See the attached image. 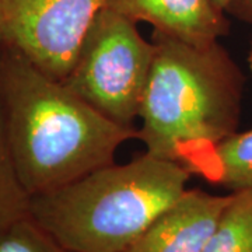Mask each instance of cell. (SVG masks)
Returning a JSON list of instances; mask_svg holds the SVG:
<instances>
[{
  "mask_svg": "<svg viewBox=\"0 0 252 252\" xmlns=\"http://www.w3.org/2000/svg\"><path fill=\"white\" fill-rule=\"evenodd\" d=\"M181 164L144 153L31 196L30 215L70 252H125L187 190Z\"/></svg>",
  "mask_w": 252,
  "mask_h": 252,
  "instance_id": "3",
  "label": "cell"
},
{
  "mask_svg": "<svg viewBox=\"0 0 252 252\" xmlns=\"http://www.w3.org/2000/svg\"><path fill=\"white\" fill-rule=\"evenodd\" d=\"M187 171L230 192L252 189V129L227 136Z\"/></svg>",
  "mask_w": 252,
  "mask_h": 252,
  "instance_id": "8",
  "label": "cell"
},
{
  "mask_svg": "<svg viewBox=\"0 0 252 252\" xmlns=\"http://www.w3.org/2000/svg\"><path fill=\"white\" fill-rule=\"evenodd\" d=\"M203 252H252V189L231 192Z\"/></svg>",
  "mask_w": 252,
  "mask_h": 252,
  "instance_id": "9",
  "label": "cell"
},
{
  "mask_svg": "<svg viewBox=\"0 0 252 252\" xmlns=\"http://www.w3.org/2000/svg\"><path fill=\"white\" fill-rule=\"evenodd\" d=\"M104 7L192 45L215 44L230 30L213 0H104Z\"/></svg>",
  "mask_w": 252,
  "mask_h": 252,
  "instance_id": "7",
  "label": "cell"
},
{
  "mask_svg": "<svg viewBox=\"0 0 252 252\" xmlns=\"http://www.w3.org/2000/svg\"><path fill=\"white\" fill-rule=\"evenodd\" d=\"M154 54L153 41L144 39L136 23L102 7L63 83L112 122L135 127Z\"/></svg>",
  "mask_w": 252,
  "mask_h": 252,
  "instance_id": "4",
  "label": "cell"
},
{
  "mask_svg": "<svg viewBox=\"0 0 252 252\" xmlns=\"http://www.w3.org/2000/svg\"><path fill=\"white\" fill-rule=\"evenodd\" d=\"M230 199L187 189L125 252H203Z\"/></svg>",
  "mask_w": 252,
  "mask_h": 252,
  "instance_id": "6",
  "label": "cell"
},
{
  "mask_svg": "<svg viewBox=\"0 0 252 252\" xmlns=\"http://www.w3.org/2000/svg\"><path fill=\"white\" fill-rule=\"evenodd\" d=\"M0 105L13 162L30 196L112 164L118 149L137 139L136 127L112 122L63 81L3 48Z\"/></svg>",
  "mask_w": 252,
  "mask_h": 252,
  "instance_id": "1",
  "label": "cell"
},
{
  "mask_svg": "<svg viewBox=\"0 0 252 252\" xmlns=\"http://www.w3.org/2000/svg\"><path fill=\"white\" fill-rule=\"evenodd\" d=\"M225 13L241 21L252 24V0H234L227 7Z\"/></svg>",
  "mask_w": 252,
  "mask_h": 252,
  "instance_id": "12",
  "label": "cell"
},
{
  "mask_svg": "<svg viewBox=\"0 0 252 252\" xmlns=\"http://www.w3.org/2000/svg\"><path fill=\"white\" fill-rule=\"evenodd\" d=\"M152 41L156 54L137 139L146 153L187 170L237 132L245 77L219 41L192 45L156 31Z\"/></svg>",
  "mask_w": 252,
  "mask_h": 252,
  "instance_id": "2",
  "label": "cell"
},
{
  "mask_svg": "<svg viewBox=\"0 0 252 252\" xmlns=\"http://www.w3.org/2000/svg\"><path fill=\"white\" fill-rule=\"evenodd\" d=\"M213 1H215V4H216L219 9L223 10V11L225 13L227 7H228V6H230V4H231L234 0H213ZM225 14H227V13H225Z\"/></svg>",
  "mask_w": 252,
  "mask_h": 252,
  "instance_id": "13",
  "label": "cell"
},
{
  "mask_svg": "<svg viewBox=\"0 0 252 252\" xmlns=\"http://www.w3.org/2000/svg\"><path fill=\"white\" fill-rule=\"evenodd\" d=\"M104 0H0V48L63 81Z\"/></svg>",
  "mask_w": 252,
  "mask_h": 252,
  "instance_id": "5",
  "label": "cell"
},
{
  "mask_svg": "<svg viewBox=\"0 0 252 252\" xmlns=\"http://www.w3.org/2000/svg\"><path fill=\"white\" fill-rule=\"evenodd\" d=\"M0 252H70L30 213L0 228Z\"/></svg>",
  "mask_w": 252,
  "mask_h": 252,
  "instance_id": "11",
  "label": "cell"
},
{
  "mask_svg": "<svg viewBox=\"0 0 252 252\" xmlns=\"http://www.w3.org/2000/svg\"><path fill=\"white\" fill-rule=\"evenodd\" d=\"M248 64H250V69H251V73H252V41H251V46H250V54H248Z\"/></svg>",
  "mask_w": 252,
  "mask_h": 252,
  "instance_id": "14",
  "label": "cell"
},
{
  "mask_svg": "<svg viewBox=\"0 0 252 252\" xmlns=\"http://www.w3.org/2000/svg\"><path fill=\"white\" fill-rule=\"evenodd\" d=\"M31 196L18 178L0 105V228L30 213Z\"/></svg>",
  "mask_w": 252,
  "mask_h": 252,
  "instance_id": "10",
  "label": "cell"
}]
</instances>
